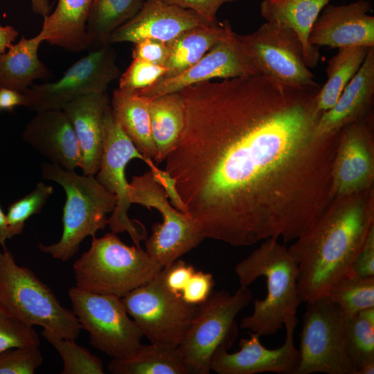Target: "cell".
Wrapping results in <instances>:
<instances>
[{"instance_id": "9", "label": "cell", "mask_w": 374, "mask_h": 374, "mask_svg": "<svg viewBox=\"0 0 374 374\" xmlns=\"http://www.w3.org/2000/svg\"><path fill=\"white\" fill-rule=\"evenodd\" d=\"M128 191L132 204L156 208L162 215L163 222L154 224L150 235L145 240V251L163 267L205 239L191 217L170 204L166 191L151 171L134 176L129 183Z\"/></svg>"}, {"instance_id": "41", "label": "cell", "mask_w": 374, "mask_h": 374, "mask_svg": "<svg viewBox=\"0 0 374 374\" xmlns=\"http://www.w3.org/2000/svg\"><path fill=\"white\" fill-rule=\"evenodd\" d=\"M134 44L132 52L133 59L164 66L168 55L166 42L154 38H145Z\"/></svg>"}, {"instance_id": "37", "label": "cell", "mask_w": 374, "mask_h": 374, "mask_svg": "<svg viewBox=\"0 0 374 374\" xmlns=\"http://www.w3.org/2000/svg\"><path fill=\"white\" fill-rule=\"evenodd\" d=\"M168 69L163 66L133 59L132 62L118 78V89L136 92L148 88L163 78Z\"/></svg>"}, {"instance_id": "18", "label": "cell", "mask_w": 374, "mask_h": 374, "mask_svg": "<svg viewBox=\"0 0 374 374\" xmlns=\"http://www.w3.org/2000/svg\"><path fill=\"white\" fill-rule=\"evenodd\" d=\"M371 10L372 3L367 0L341 6L328 4L313 25L310 43L337 49L374 46V17L368 14Z\"/></svg>"}, {"instance_id": "12", "label": "cell", "mask_w": 374, "mask_h": 374, "mask_svg": "<svg viewBox=\"0 0 374 374\" xmlns=\"http://www.w3.org/2000/svg\"><path fill=\"white\" fill-rule=\"evenodd\" d=\"M121 301L143 337L151 344L171 348L179 346L197 310L166 289L161 273Z\"/></svg>"}, {"instance_id": "21", "label": "cell", "mask_w": 374, "mask_h": 374, "mask_svg": "<svg viewBox=\"0 0 374 374\" xmlns=\"http://www.w3.org/2000/svg\"><path fill=\"white\" fill-rule=\"evenodd\" d=\"M110 103L107 92L94 93L78 98L62 109L76 135L83 175L94 176L99 169L103 149V119Z\"/></svg>"}, {"instance_id": "44", "label": "cell", "mask_w": 374, "mask_h": 374, "mask_svg": "<svg viewBox=\"0 0 374 374\" xmlns=\"http://www.w3.org/2000/svg\"><path fill=\"white\" fill-rule=\"evenodd\" d=\"M26 106L24 93L0 87V109L12 111L17 106Z\"/></svg>"}, {"instance_id": "43", "label": "cell", "mask_w": 374, "mask_h": 374, "mask_svg": "<svg viewBox=\"0 0 374 374\" xmlns=\"http://www.w3.org/2000/svg\"><path fill=\"white\" fill-rule=\"evenodd\" d=\"M352 271L361 276H374V226L355 260Z\"/></svg>"}, {"instance_id": "13", "label": "cell", "mask_w": 374, "mask_h": 374, "mask_svg": "<svg viewBox=\"0 0 374 374\" xmlns=\"http://www.w3.org/2000/svg\"><path fill=\"white\" fill-rule=\"evenodd\" d=\"M235 37L263 75L296 87L319 85L305 60L302 44L292 29L266 21L253 33Z\"/></svg>"}, {"instance_id": "35", "label": "cell", "mask_w": 374, "mask_h": 374, "mask_svg": "<svg viewBox=\"0 0 374 374\" xmlns=\"http://www.w3.org/2000/svg\"><path fill=\"white\" fill-rule=\"evenodd\" d=\"M53 192L51 186L39 182L33 190L9 205L6 220L12 237L20 235L26 222L32 215L39 214L42 211Z\"/></svg>"}, {"instance_id": "23", "label": "cell", "mask_w": 374, "mask_h": 374, "mask_svg": "<svg viewBox=\"0 0 374 374\" xmlns=\"http://www.w3.org/2000/svg\"><path fill=\"white\" fill-rule=\"evenodd\" d=\"M331 0H262L260 15L266 21H274L292 29L299 38L305 60L310 68L320 58L319 47L310 42V35L319 14Z\"/></svg>"}, {"instance_id": "45", "label": "cell", "mask_w": 374, "mask_h": 374, "mask_svg": "<svg viewBox=\"0 0 374 374\" xmlns=\"http://www.w3.org/2000/svg\"><path fill=\"white\" fill-rule=\"evenodd\" d=\"M18 35V31L14 27L0 24V53L6 52L14 44Z\"/></svg>"}, {"instance_id": "6", "label": "cell", "mask_w": 374, "mask_h": 374, "mask_svg": "<svg viewBox=\"0 0 374 374\" xmlns=\"http://www.w3.org/2000/svg\"><path fill=\"white\" fill-rule=\"evenodd\" d=\"M0 307L27 326H41L75 341L80 335L73 310L64 307L32 270L17 265L6 247L0 248Z\"/></svg>"}, {"instance_id": "33", "label": "cell", "mask_w": 374, "mask_h": 374, "mask_svg": "<svg viewBox=\"0 0 374 374\" xmlns=\"http://www.w3.org/2000/svg\"><path fill=\"white\" fill-rule=\"evenodd\" d=\"M344 332L347 353L356 371L374 361V322L359 312L344 314Z\"/></svg>"}, {"instance_id": "14", "label": "cell", "mask_w": 374, "mask_h": 374, "mask_svg": "<svg viewBox=\"0 0 374 374\" xmlns=\"http://www.w3.org/2000/svg\"><path fill=\"white\" fill-rule=\"evenodd\" d=\"M121 75L111 44L95 48L73 63L57 81L32 85L24 93L26 106L36 112L60 110L81 96L105 93Z\"/></svg>"}, {"instance_id": "16", "label": "cell", "mask_w": 374, "mask_h": 374, "mask_svg": "<svg viewBox=\"0 0 374 374\" xmlns=\"http://www.w3.org/2000/svg\"><path fill=\"white\" fill-rule=\"evenodd\" d=\"M332 180L333 198L373 187L374 139L367 116L341 130Z\"/></svg>"}, {"instance_id": "22", "label": "cell", "mask_w": 374, "mask_h": 374, "mask_svg": "<svg viewBox=\"0 0 374 374\" xmlns=\"http://www.w3.org/2000/svg\"><path fill=\"white\" fill-rule=\"evenodd\" d=\"M374 95V46L371 47L357 73L335 104L322 113L315 132L318 136L339 134L346 125L367 116Z\"/></svg>"}, {"instance_id": "17", "label": "cell", "mask_w": 374, "mask_h": 374, "mask_svg": "<svg viewBox=\"0 0 374 374\" xmlns=\"http://www.w3.org/2000/svg\"><path fill=\"white\" fill-rule=\"evenodd\" d=\"M259 73L233 32L229 37L217 43L198 62L182 73L170 78H161L150 87L136 92L154 98L215 78H233Z\"/></svg>"}, {"instance_id": "24", "label": "cell", "mask_w": 374, "mask_h": 374, "mask_svg": "<svg viewBox=\"0 0 374 374\" xmlns=\"http://www.w3.org/2000/svg\"><path fill=\"white\" fill-rule=\"evenodd\" d=\"M93 0H58L54 11L44 17L38 34L42 40L68 51L89 47L86 25Z\"/></svg>"}, {"instance_id": "3", "label": "cell", "mask_w": 374, "mask_h": 374, "mask_svg": "<svg viewBox=\"0 0 374 374\" xmlns=\"http://www.w3.org/2000/svg\"><path fill=\"white\" fill-rule=\"evenodd\" d=\"M235 271L241 286L248 287L265 276L267 293L262 300H253L251 314L241 319L240 327L268 336L284 327L285 321L296 316L301 303L297 278L298 267L288 247L278 239L269 238L238 262Z\"/></svg>"}, {"instance_id": "36", "label": "cell", "mask_w": 374, "mask_h": 374, "mask_svg": "<svg viewBox=\"0 0 374 374\" xmlns=\"http://www.w3.org/2000/svg\"><path fill=\"white\" fill-rule=\"evenodd\" d=\"M39 344L33 327L21 323L0 307V353L15 347H39Z\"/></svg>"}, {"instance_id": "46", "label": "cell", "mask_w": 374, "mask_h": 374, "mask_svg": "<svg viewBox=\"0 0 374 374\" xmlns=\"http://www.w3.org/2000/svg\"><path fill=\"white\" fill-rule=\"evenodd\" d=\"M12 238V236L6 223V214L0 206V246L2 248L6 247V240Z\"/></svg>"}, {"instance_id": "15", "label": "cell", "mask_w": 374, "mask_h": 374, "mask_svg": "<svg viewBox=\"0 0 374 374\" xmlns=\"http://www.w3.org/2000/svg\"><path fill=\"white\" fill-rule=\"evenodd\" d=\"M298 321L296 316L285 321V342L275 349L265 348L260 341V337L253 332L249 337L240 339L237 352L231 353L226 346H221L213 355L211 371L218 374H296L299 351L294 345V334Z\"/></svg>"}, {"instance_id": "11", "label": "cell", "mask_w": 374, "mask_h": 374, "mask_svg": "<svg viewBox=\"0 0 374 374\" xmlns=\"http://www.w3.org/2000/svg\"><path fill=\"white\" fill-rule=\"evenodd\" d=\"M72 310L81 329L87 331L90 344L112 358L126 356L141 345L143 337L130 319L121 298L81 290H69Z\"/></svg>"}, {"instance_id": "27", "label": "cell", "mask_w": 374, "mask_h": 374, "mask_svg": "<svg viewBox=\"0 0 374 374\" xmlns=\"http://www.w3.org/2000/svg\"><path fill=\"white\" fill-rule=\"evenodd\" d=\"M151 100L136 92L116 89L110 104L116 121L136 150L145 158L154 160L157 151L151 131Z\"/></svg>"}, {"instance_id": "20", "label": "cell", "mask_w": 374, "mask_h": 374, "mask_svg": "<svg viewBox=\"0 0 374 374\" xmlns=\"http://www.w3.org/2000/svg\"><path fill=\"white\" fill-rule=\"evenodd\" d=\"M26 125L24 140L64 169L80 168L81 153L72 124L62 109L36 112Z\"/></svg>"}, {"instance_id": "2", "label": "cell", "mask_w": 374, "mask_h": 374, "mask_svg": "<svg viewBox=\"0 0 374 374\" xmlns=\"http://www.w3.org/2000/svg\"><path fill=\"white\" fill-rule=\"evenodd\" d=\"M374 226V188L333 198L319 217L288 247L298 267L302 302L327 295L352 271Z\"/></svg>"}, {"instance_id": "8", "label": "cell", "mask_w": 374, "mask_h": 374, "mask_svg": "<svg viewBox=\"0 0 374 374\" xmlns=\"http://www.w3.org/2000/svg\"><path fill=\"white\" fill-rule=\"evenodd\" d=\"M133 159L145 162L157 181L168 188L172 179L166 170L154 166L151 159L143 157L135 148L116 121L110 106L103 119V149L100 167L96 179L109 192L116 197V204L107 219V225L114 233L127 232L134 245L147 239V231L140 222L131 220L128 210L131 202L129 197V183L125 177V168Z\"/></svg>"}, {"instance_id": "32", "label": "cell", "mask_w": 374, "mask_h": 374, "mask_svg": "<svg viewBox=\"0 0 374 374\" xmlns=\"http://www.w3.org/2000/svg\"><path fill=\"white\" fill-rule=\"evenodd\" d=\"M344 314H355L374 307V276H361L353 271L340 278L327 294Z\"/></svg>"}, {"instance_id": "10", "label": "cell", "mask_w": 374, "mask_h": 374, "mask_svg": "<svg viewBox=\"0 0 374 374\" xmlns=\"http://www.w3.org/2000/svg\"><path fill=\"white\" fill-rule=\"evenodd\" d=\"M306 304L296 374H357L346 348L341 308L328 295Z\"/></svg>"}, {"instance_id": "48", "label": "cell", "mask_w": 374, "mask_h": 374, "mask_svg": "<svg viewBox=\"0 0 374 374\" xmlns=\"http://www.w3.org/2000/svg\"><path fill=\"white\" fill-rule=\"evenodd\" d=\"M374 361L368 362L357 369V374H373Z\"/></svg>"}, {"instance_id": "25", "label": "cell", "mask_w": 374, "mask_h": 374, "mask_svg": "<svg viewBox=\"0 0 374 374\" xmlns=\"http://www.w3.org/2000/svg\"><path fill=\"white\" fill-rule=\"evenodd\" d=\"M233 31L228 20L188 28L166 42L168 55L164 64L168 71L163 78L182 73L198 62L217 43Z\"/></svg>"}, {"instance_id": "34", "label": "cell", "mask_w": 374, "mask_h": 374, "mask_svg": "<svg viewBox=\"0 0 374 374\" xmlns=\"http://www.w3.org/2000/svg\"><path fill=\"white\" fill-rule=\"evenodd\" d=\"M41 335L60 354L63 362L62 374L105 373L101 359L75 340L59 337L45 329Z\"/></svg>"}, {"instance_id": "38", "label": "cell", "mask_w": 374, "mask_h": 374, "mask_svg": "<svg viewBox=\"0 0 374 374\" xmlns=\"http://www.w3.org/2000/svg\"><path fill=\"white\" fill-rule=\"evenodd\" d=\"M39 347H15L0 353V374H33L42 365Z\"/></svg>"}, {"instance_id": "29", "label": "cell", "mask_w": 374, "mask_h": 374, "mask_svg": "<svg viewBox=\"0 0 374 374\" xmlns=\"http://www.w3.org/2000/svg\"><path fill=\"white\" fill-rule=\"evenodd\" d=\"M150 115L157 151L154 161L160 163L175 145L184 126V105L179 92L152 98Z\"/></svg>"}, {"instance_id": "31", "label": "cell", "mask_w": 374, "mask_h": 374, "mask_svg": "<svg viewBox=\"0 0 374 374\" xmlns=\"http://www.w3.org/2000/svg\"><path fill=\"white\" fill-rule=\"evenodd\" d=\"M145 0H93L86 25L89 47L110 44L112 33L131 19Z\"/></svg>"}, {"instance_id": "19", "label": "cell", "mask_w": 374, "mask_h": 374, "mask_svg": "<svg viewBox=\"0 0 374 374\" xmlns=\"http://www.w3.org/2000/svg\"><path fill=\"white\" fill-rule=\"evenodd\" d=\"M210 24L213 23L193 10L161 0H145L139 11L112 33L109 44L136 43L145 38L168 42L188 28Z\"/></svg>"}, {"instance_id": "7", "label": "cell", "mask_w": 374, "mask_h": 374, "mask_svg": "<svg viewBox=\"0 0 374 374\" xmlns=\"http://www.w3.org/2000/svg\"><path fill=\"white\" fill-rule=\"evenodd\" d=\"M253 299V293L241 286L231 294L225 290L212 292L197 306L181 342L177 347L187 374H208L215 350L221 346L229 349L238 337L235 317Z\"/></svg>"}, {"instance_id": "1", "label": "cell", "mask_w": 374, "mask_h": 374, "mask_svg": "<svg viewBox=\"0 0 374 374\" xmlns=\"http://www.w3.org/2000/svg\"><path fill=\"white\" fill-rule=\"evenodd\" d=\"M320 87L259 73L179 91L184 126L165 170L205 238L235 247L287 242L327 208L340 132L316 134Z\"/></svg>"}, {"instance_id": "5", "label": "cell", "mask_w": 374, "mask_h": 374, "mask_svg": "<svg viewBox=\"0 0 374 374\" xmlns=\"http://www.w3.org/2000/svg\"><path fill=\"white\" fill-rule=\"evenodd\" d=\"M73 269L77 287L122 298L155 278L163 267L141 247L128 246L110 232L92 237Z\"/></svg>"}, {"instance_id": "40", "label": "cell", "mask_w": 374, "mask_h": 374, "mask_svg": "<svg viewBox=\"0 0 374 374\" xmlns=\"http://www.w3.org/2000/svg\"><path fill=\"white\" fill-rule=\"evenodd\" d=\"M195 271L192 265L177 259L168 266L163 267L160 273L166 289L172 294L181 296Z\"/></svg>"}, {"instance_id": "47", "label": "cell", "mask_w": 374, "mask_h": 374, "mask_svg": "<svg viewBox=\"0 0 374 374\" xmlns=\"http://www.w3.org/2000/svg\"><path fill=\"white\" fill-rule=\"evenodd\" d=\"M33 11L43 17L48 15L51 11L48 0H29Z\"/></svg>"}, {"instance_id": "26", "label": "cell", "mask_w": 374, "mask_h": 374, "mask_svg": "<svg viewBox=\"0 0 374 374\" xmlns=\"http://www.w3.org/2000/svg\"><path fill=\"white\" fill-rule=\"evenodd\" d=\"M43 42L39 34L29 39L21 37L6 52L0 53V87L24 93L35 80L52 76L38 56V49Z\"/></svg>"}, {"instance_id": "28", "label": "cell", "mask_w": 374, "mask_h": 374, "mask_svg": "<svg viewBox=\"0 0 374 374\" xmlns=\"http://www.w3.org/2000/svg\"><path fill=\"white\" fill-rule=\"evenodd\" d=\"M107 369L113 374H187L177 348L151 343L113 358Z\"/></svg>"}, {"instance_id": "39", "label": "cell", "mask_w": 374, "mask_h": 374, "mask_svg": "<svg viewBox=\"0 0 374 374\" xmlns=\"http://www.w3.org/2000/svg\"><path fill=\"white\" fill-rule=\"evenodd\" d=\"M214 285L211 273L195 271L183 290L181 298L186 303L197 306L208 298Z\"/></svg>"}, {"instance_id": "30", "label": "cell", "mask_w": 374, "mask_h": 374, "mask_svg": "<svg viewBox=\"0 0 374 374\" xmlns=\"http://www.w3.org/2000/svg\"><path fill=\"white\" fill-rule=\"evenodd\" d=\"M370 48L350 46L338 48L337 53L328 62L327 80L316 96L319 111L323 113L335 104L362 65Z\"/></svg>"}, {"instance_id": "42", "label": "cell", "mask_w": 374, "mask_h": 374, "mask_svg": "<svg viewBox=\"0 0 374 374\" xmlns=\"http://www.w3.org/2000/svg\"><path fill=\"white\" fill-rule=\"evenodd\" d=\"M169 5H175L196 12L211 23L217 22L216 15L225 3L236 0H161Z\"/></svg>"}, {"instance_id": "4", "label": "cell", "mask_w": 374, "mask_h": 374, "mask_svg": "<svg viewBox=\"0 0 374 374\" xmlns=\"http://www.w3.org/2000/svg\"><path fill=\"white\" fill-rule=\"evenodd\" d=\"M42 176L60 184L66 198L60 240L49 245L39 243L38 247L53 258L66 262L78 251L84 238L96 236L98 231L105 228L107 215L114 209L116 197L94 176L80 175L55 163H43Z\"/></svg>"}]
</instances>
